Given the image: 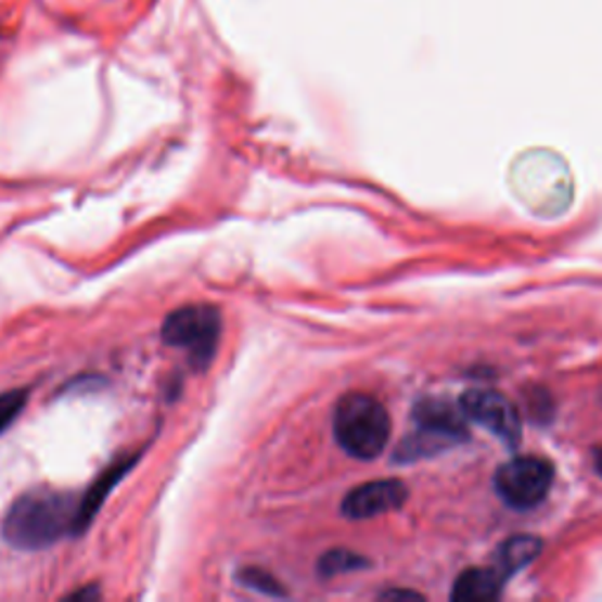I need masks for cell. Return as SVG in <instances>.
<instances>
[{
	"label": "cell",
	"instance_id": "5",
	"mask_svg": "<svg viewBox=\"0 0 602 602\" xmlns=\"http://www.w3.org/2000/svg\"><path fill=\"white\" fill-rule=\"evenodd\" d=\"M459 408L469 422L487 428L489 433H495L501 443H507L511 447L521 443V436H523L521 414H517L515 405L503 398L501 394H495V390H469V394H464V398H461Z\"/></svg>",
	"mask_w": 602,
	"mask_h": 602
},
{
	"label": "cell",
	"instance_id": "8",
	"mask_svg": "<svg viewBox=\"0 0 602 602\" xmlns=\"http://www.w3.org/2000/svg\"><path fill=\"white\" fill-rule=\"evenodd\" d=\"M541 549H543V543L539 537L515 535L499 546L492 558V565L489 567H492L499 577L507 581L513 577V574L525 569L531 560H537Z\"/></svg>",
	"mask_w": 602,
	"mask_h": 602
},
{
	"label": "cell",
	"instance_id": "12",
	"mask_svg": "<svg viewBox=\"0 0 602 602\" xmlns=\"http://www.w3.org/2000/svg\"><path fill=\"white\" fill-rule=\"evenodd\" d=\"M238 581H241L247 588H255V591L266 593V595H287L285 588L278 584V579H273L269 572L257 569V567L243 569L241 574H238Z\"/></svg>",
	"mask_w": 602,
	"mask_h": 602
},
{
	"label": "cell",
	"instance_id": "11",
	"mask_svg": "<svg viewBox=\"0 0 602 602\" xmlns=\"http://www.w3.org/2000/svg\"><path fill=\"white\" fill-rule=\"evenodd\" d=\"M368 567V560L346 549H337L330 551L323 558H320L318 569L323 577H334V574H344V572H354V569H362Z\"/></svg>",
	"mask_w": 602,
	"mask_h": 602
},
{
	"label": "cell",
	"instance_id": "6",
	"mask_svg": "<svg viewBox=\"0 0 602 602\" xmlns=\"http://www.w3.org/2000/svg\"><path fill=\"white\" fill-rule=\"evenodd\" d=\"M405 499H408V487H405V483L396 478L372 481L366 485H358L344 497L342 513L351 517V521H366V517L398 511Z\"/></svg>",
	"mask_w": 602,
	"mask_h": 602
},
{
	"label": "cell",
	"instance_id": "14",
	"mask_svg": "<svg viewBox=\"0 0 602 602\" xmlns=\"http://www.w3.org/2000/svg\"><path fill=\"white\" fill-rule=\"evenodd\" d=\"M384 600H400V598H422V595H417V593H408V591H388L382 595Z\"/></svg>",
	"mask_w": 602,
	"mask_h": 602
},
{
	"label": "cell",
	"instance_id": "15",
	"mask_svg": "<svg viewBox=\"0 0 602 602\" xmlns=\"http://www.w3.org/2000/svg\"><path fill=\"white\" fill-rule=\"evenodd\" d=\"M72 598H100V591H97V588H92V591H78V593H72Z\"/></svg>",
	"mask_w": 602,
	"mask_h": 602
},
{
	"label": "cell",
	"instance_id": "4",
	"mask_svg": "<svg viewBox=\"0 0 602 602\" xmlns=\"http://www.w3.org/2000/svg\"><path fill=\"white\" fill-rule=\"evenodd\" d=\"M551 483L553 466L539 457H515L501 464L495 475L497 495L517 511L539 507L549 495Z\"/></svg>",
	"mask_w": 602,
	"mask_h": 602
},
{
	"label": "cell",
	"instance_id": "1",
	"mask_svg": "<svg viewBox=\"0 0 602 602\" xmlns=\"http://www.w3.org/2000/svg\"><path fill=\"white\" fill-rule=\"evenodd\" d=\"M80 499L60 489H29L3 517V539L20 551H38L76 535Z\"/></svg>",
	"mask_w": 602,
	"mask_h": 602
},
{
	"label": "cell",
	"instance_id": "16",
	"mask_svg": "<svg viewBox=\"0 0 602 602\" xmlns=\"http://www.w3.org/2000/svg\"><path fill=\"white\" fill-rule=\"evenodd\" d=\"M595 471L602 475V450L595 452Z\"/></svg>",
	"mask_w": 602,
	"mask_h": 602
},
{
	"label": "cell",
	"instance_id": "10",
	"mask_svg": "<svg viewBox=\"0 0 602 602\" xmlns=\"http://www.w3.org/2000/svg\"><path fill=\"white\" fill-rule=\"evenodd\" d=\"M503 579L492 567H478V569H466L461 577L454 581L452 588V600L457 602H487L495 600L501 593Z\"/></svg>",
	"mask_w": 602,
	"mask_h": 602
},
{
	"label": "cell",
	"instance_id": "2",
	"mask_svg": "<svg viewBox=\"0 0 602 602\" xmlns=\"http://www.w3.org/2000/svg\"><path fill=\"white\" fill-rule=\"evenodd\" d=\"M332 428L346 454L368 461L384 452L390 438V417L376 398L346 394L334 408Z\"/></svg>",
	"mask_w": 602,
	"mask_h": 602
},
{
	"label": "cell",
	"instance_id": "9",
	"mask_svg": "<svg viewBox=\"0 0 602 602\" xmlns=\"http://www.w3.org/2000/svg\"><path fill=\"white\" fill-rule=\"evenodd\" d=\"M135 461H137V457H130V459H125V461H118L116 466L106 469V471L100 475V478H97V483L88 489L86 497L80 499V507H78L76 535H80L82 529H88V525L92 523V517L97 515V511L102 509L104 499L111 495V489H114L116 483L123 478V475L135 466Z\"/></svg>",
	"mask_w": 602,
	"mask_h": 602
},
{
	"label": "cell",
	"instance_id": "7",
	"mask_svg": "<svg viewBox=\"0 0 602 602\" xmlns=\"http://www.w3.org/2000/svg\"><path fill=\"white\" fill-rule=\"evenodd\" d=\"M414 422L419 428H426L433 433H440L452 440L466 438V422L469 419L461 412V408L445 402V400H422L414 408Z\"/></svg>",
	"mask_w": 602,
	"mask_h": 602
},
{
	"label": "cell",
	"instance_id": "13",
	"mask_svg": "<svg viewBox=\"0 0 602 602\" xmlns=\"http://www.w3.org/2000/svg\"><path fill=\"white\" fill-rule=\"evenodd\" d=\"M26 405V390H8V394H0V433H3Z\"/></svg>",
	"mask_w": 602,
	"mask_h": 602
},
{
	"label": "cell",
	"instance_id": "3",
	"mask_svg": "<svg viewBox=\"0 0 602 602\" xmlns=\"http://www.w3.org/2000/svg\"><path fill=\"white\" fill-rule=\"evenodd\" d=\"M221 337V313L209 304L181 306L165 318L163 342L187 351L193 368H207L213 362Z\"/></svg>",
	"mask_w": 602,
	"mask_h": 602
}]
</instances>
